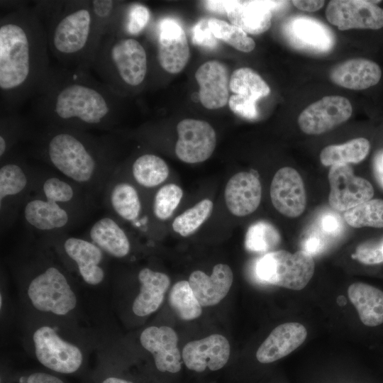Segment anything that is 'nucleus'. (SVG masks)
<instances>
[{"label":"nucleus","mask_w":383,"mask_h":383,"mask_svg":"<svg viewBox=\"0 0 383 383\" xmlns=\"http://www.w3.org/2000/svg\"><path fill=\"white\" fill-rule=\"evenodd\" d=\"M121 97L89 70L51 66L32 97V111L45 126L111 130Z\"/></svg>","instance_id":"f257e3e1"},{"label":"nucleus","mask_w":383,"mask_h":383,"mask_svg":"<svg viewBox=\"0 0 383 383\" xmlns=\"http://www.w3.org/2000/svg\"><path fill=\"white\" fill-rule=\"evenodd\" d=\"M48 50L45 26L33 8L1 17V111H17L35 95L51 67Z\"/></svg>","instance_id":"f03ea898"},{"label":"nucleus","mask_w":383,"mask_h":383,"mask_svg":"<svg viewBox=\"0 0 383 383\" xmlns=\"http://www.w3.org/2000/svg\"><path fill=\"white\" fill-rule=\"evenodd\" d=\"M37 138L45 160L79 186L95 185L111 167V150L86 131L45 126Z\"/></svg>","instance_id":"7ed1b4c3"},{"label":"nucleus","mask_w":383,"mask_h":383,"mask_svg":"<svg viewBox=\"0 0 383 383\" xmlns=\"http://www.w3.org/2000/svg\"><path fill=\"white\" fill-rule=\"evenodd\" d=\"M42 23L48 49L60 66L91 70L103 38L96 24L91 1H60Z\"/></svg>","instance_id":"20e7f679"},{"label":"nucleus","mask_w":383,"mask_h":383,"mask_svg":"<svg viewBox=\"0 0 383 383\" xmlns=\"http://www.w3.org/2000/svg\"><path fill=\"white\" fill-rule=\"evenodd\" d=\"M91 70L118 95L139 87L148 72L145 48L136 39L111 34L103 36Z\"/></svg>","instance_id":"39448f33"},{"label":"nucleus","mask_w":383,"mask_h":383,"mask_svg":"<svg viewBox=\"0 0 383 383\" xmlns=\"http://www.w3.org/2000/svg\"><path fill=\"white\" fill-rule=\"evenodd\" d=\"M42 196L29 199L23 208L26 223L41 231H57L66 227L71 216L64 206L76 196L72 184L55 176L46 178L41 186Z\"/></svg>","instance_id":"423d86ee"},{"label":"nucleus","mask_w":383,"mask_h":383,"mask_svg":"<svg viewBox=\"0 0 383 383\" xmlns=\"http://www.w3.org/2000/svg\"><path fill=\"white\" fill-rule=\"evenodd\" d=\"M258 278L270 284L292 290L304 289L315 271L313 257L304 250L292 253L280 250L266 253L255 267Z\"/></svg>","instance_id":"0eeeda50"},{"label":"nucleus","mask_w":383,"mask_h":383,"mask_svg":"<svg viewBox=\"0 0 383 383\" xmlns=\"http://www.w3.org/2000/svg\"><path fill=\"white\" fill-rule=\"evenodd\" d=\"M27 296L37 311L66 316L77 306V298L65 273L55 265L40 270L30 280Z\"/></svg>","instance_id":"6e6552de"},{"label":"nucleus","mask_w":383,"mask_h":383,"mask_svg":"<svg viewBox=\"0 0 383 383\" xmlns=\"http://www.w3.org/2000/svg\"><path fill=\"white\" fill-rule=\"evenodd\" d=\"M32 339L35 357L44 367L62 374L74 373L81 367V349L63 339L54 328L47 325L38 327Z\"/></svg>","instance_id":"1a4fd4ad"},{"label":"nucleus","mask_w":383,"mask_h":383,"mask_svg":"<svg viewBox=\"0 0 383 383\" xmlns=\"http://www.w3.org/2000/svg\"><path fill=\"white\" fill-rule=\"evenodd\" d=\"M330 184L328 204L339 211H346L372 199L374 191L365 178L355 176L348 164L332 165L328 174Z\"/></svg>","instance_id":"9d476101"},{"label":"nucleus","mask_w":383,"mask_h":383,"mask_svg":"<svg viewBox=\"0 0 383 383\" xmlns=\"http://www.w3.org/2000/svg\"><path fill=\"white\" fill-rule=\"evenodd\" d=\"M352 113L353 107L348 99L338 95L326 96L308 106L297 121L304 133L320 135L347 121Z\"/></svg>","instance_id":"9b49d317"},{"label":"nucleus","mask_w":383,"mask_h":383,"mask_svg":"<svg viewBox=\"0 0 383 383\" xmlns=\"http://www.w3.org/2000/svg\"><path fill=\"white\" fill-rule=\"evenodd\" d=\"M379 1L333 0L326 9L328 21L340 30H378L383 27V9Z\"/></svg>","instance_id":"f8f14e48"},{"label":"nucleus","mask_w":383,"mask_h":383,"mask_svg":"<svg viewBox=\"0 0 383 383\" xmlns=\"http://www.w3.org/2000/svg\"><path fill=\"white\" fill-rule=\"evenodd\" d=\"M177 131L175 153L179 160L193 164L211 156L216 145V134L208 122L186 118L178 123Z\"/></svg>","instance_id":"ddd939ff"},{"label":"nucleus","mask_w":383,"mask_h":383,"mask_svg":"<svg viewBox=\"0 0 383 383\" xmlns=\"http://www.w3.org/2000/svg\"><path fill=\"white\" fill-rule=\"evenodd\" d=\"M270 198L274 207L282 215L296 218L306 206V193L300 174L294 168H280L270 185Z\"/></svg>","instance_id":"4468645a"},{"label":"nucleus","mask_w":383,"mask_h":383,"mask_svg":"<svg viewBox=\"0 0 383 383\" xmlns=\"http://www.w3.org/2000/svg\"><path fill=\"white\" fill-rule=\"evenodd\" d=\"M158 28V62L166 72L179 73L185 67L190 57L185 32L177 21L169 18L162 19Z\"/></svg>","instance_id":"2eb2a0df"},{"label":"nucleus","mask_w":383,"mask_h":383,"mask_svg":"<svg viewBox=\"0 0 383 383\" xmlns=\"http://www.w3.org/2000/svg\"><path fill=\"white\" fill-rule=\"evenodd\" d=\"M284 30L291 45L307 52L326 53L335 44V38L330 28L308 16L289 19Z\"/></svg>","instance_id":"dca6fc26"},{"label":"nucleus","mask_w":383,"mask_h":383,"mask_svg":"<svg viewBox=\"0 0 383 383\" xmlns=\"http://www.w3.org/2000/svg\"><path fill=\"white\" fill-rule=\"evenodd\" d=\"M230 351L226 338L220 334H212L187 343L183 348L182 357L191 370L201 372L209 368L216 371L227 363Z\"/></svg>","instance_id":"f3484780"},{"label":"nucleus","mask_w":383,"mask_h":383,"mask_svg":"<svg viewBox=\"0 0 383 383\" xmlns=\"http://www.w3.org/2000/svg\"><path fill=\"white\" fill-rule=\"evenodd\" d=\"M141 345L153 356L157 369L162 372H178L182 367L181 354L177 348L178 337L169 326H150L140 335Z\"/></svg>","instance_id":"a211bd4d"},{"label":"nucleus","mask_w":383,"mask_h":383,"mask_svg":"<svg viewBox=\"0 0 383 383\" xmlns=\"http://www.w3.org/2000/svg\"><path fill=\"white\" fill-rule=\"evenodd\" d=\"M195 78L199 86V100L205 108L218 109L228 103L231 77L224 64L207 61L197 69Z\"/></svg>","instance_id":"6ab92c4d"},{"label":"nucleus","mask_w":383,"mask_h":383,"mask_svg":"<svg viewBox=\"0 0 383 383\" xmlns=\"http://www.w3.org/2000/svg\"><path fill=\"white\" fill-rule=\"evenodd\" d=\"M261 197L262 186L259 179L248 172H240L231 177L224 192L228 211L238 217L253 213L258 208Z\"/></svg>","instance_id":"aec40b11"},{"label":"nucleus","mask_w":383,"mask_h":383,"mask_svg":"<svg viewBox=\"0 0 383 383\" xmlns=\"http://www.w3.org/2000/svg\"><path fill=\"white\" fill-rule=\"evenodd\" d=\"M63 249L67 257L75 263L84 282L96 286L104 281L105 272L101 265L104 252L91 240L69 237L63 242Z\"/></svg>","instance_id":"412c9836"},{"label":"nucleus","mask_w":383,"mask_h":383,"mask_svg":"<svg viewBox=\"0 0 383 383\" xmlns=\"http://www.w3.org/2000/svg\"><path fill=\"white\" fill-rule=\"evenodd\" d=\"M306 328L297 322L282 323L277 326L260 345L256 353L261 363L278 360L296 350L306 340Z\"/></svg>","instance_id":"4be33fe9"},{"label":"nucleus","mask_w":383,"mask_h":383,"mask_svg":"<svg viewBox=\"0 0 383 383\" xmlns=\"http://www.w3.org/2000/svg\"><path fill=\"white\" fill-rule=\"evenodd\" d=\"M382 70L378 64L365 58L347 60L333 66L329 72L331 81L341 87L363 90L378 84Z\"/></svg>","instance_id":"5701e85b"},{"label":"nucleus","mask_w":383,"mask_h":383,"mask_svg":"<svg viewBox=\"0 0 383 383\" xmlns=\"http://www.w3.org/2000/svg\"><path fill=\"white\" fill-rule=\"evenodd\" d=\"M233 280L231 267L226 264H217L210 276L202 271H194L189 283L201 306L218 304L229 292Z\"/></svg>","instance_id":"b1692460"},{"label":"nucleus","mask_w":383,"mask_h":383,"mask_svg":"<svg viewBox=\"0 0 383 383\" xmlns=\"http://www.w3.org/2000/svg\"><path fill=\"white\" fill-rule=\"evenodd\" d=\"M279 3L271 1H233L227 16L232 25L246 33L259 35L270 28L272 9Z\"/></svg>","instance_id":"393cba45"},{"label":"nucleus","mask_w":383,"mask_h":383,"mask_svg":"<svg viewBox=\"0 0 383 383\" xmlns=\"http://www.w3.org/2000/svg\"><path fill=\"white\" fill-rule=\"evenodd\" d=\"M140 292L135 298L132 310L138 316H146L156 311L161 306L167 291L170 279L165 273L143 268L138 273Z\"/></svg>","instance_id":"a878e982"},{"label":"nucleus","mask_w":383,"mask_h":383,"mask_svg":"<svg viewBox=\"0 0 383 383\" xmlns=\"http://www.w3.org/2000/svg\"><path fill=\"white\" fill-rule=\"evenodd\" d=\"M89 238L105 254L123 258L131 251L129 238L123 228L111 217L104 216L92 224Z\"/></svg>","instance_id":"bb28decb"},{"label":"nucleus","mask_w":383,"mask_h":383,"mask_svg":"<svg viewBox=\"0 0 383 383\" xmlns=\"http://www.w3.org/2000/svg\"><path fill=\"white\" fill-rule=\"evenodd\" d=\"M348 294L364 325L374 327L383 323L382 290L365 283L355 282L349 286Z\"/></svg>","instance_id":"cd10ccee"},{"label":"nucleus","mask_w":383,"mask_h":383,"mask_svg":"<svg viewBox=\"0 0 383 383\" xmlns=\"http://www.w3.org/2000/svg\"><path fill=\"white\" fill-rule=\"evenodd\" d=\"M0 167V206L2 211L9 201L21 196L28 186L23 165L16 160L5 159Z\"/></svg>","instance_id":"c85d7f7f"},{"label":"nucleus","mask_w":383,"mask_h":383,"mask_svg":"<svg viewBox=\"0 0 383 383\" xmlns=\"http://www.w3.org/2000/svg\"><path fill=\"white\" fill-rule=\"evenodd\" d=\"M370 143L365 138H357L345 143L325 147L320 153L324 166L338 164L359 163L368 155Z\"/></svg>","instance_id":"c756f323"},{"label":"nucleus","mask_w":383,"mask_h":383,"mask_svg":"<svg viewBox=\"0 0 383 383\" xmlns=\"http://www.w3.org/2000/svg\"><path fill=\"white\" fill-rule=\"evenodd\" d=\"M108 200L111 209L121 218L135 221L141 211V201L135 188L126 182H117L109 187Z\"/></svg>","instance_id":"7c9ffc66"},{"label":"nucleus","mask_w":383,"mask_h":383,"mask_svg":"<svg viewBox=\"0 0 383 383\" xmlns=\"http://www.w3.org/2000/svg\"><path fill=\"white\" fill-rule=\"evenodd\" d=\"M169 172L165 161L153 154L140 155L132 165V174L135 181L146 188L162 184L168 177Z\"/></svg>","instance_id":"2f4dec72"},{"label":"nucleus","mask_w":383,"mask_h":383,"mask_svg":"<svg viewBox=\"0 0 383 383\" xmlns=\"http://www.w3.org/2000/svg\"><path fill=\"white\" fill-rule=\"evenodd\" d=\"M230 90L234 94L242 95L255 101L270 93V88L267 82L249 67H240L233 71L230 79Z\"/></svg>","instance_id":"473e14b6"},{"label":"nucleus","mask_w":383,"mask_h":383,"mask_svg":"<svg viewBox=\"0 0 383 383\" xmlns=\"http://www.w3.org/2000/svg\"><path fill=\"white\" fill-rule=\"evenodd\" d=\"M123 5L118 1H91L96 24L102 36L118 33L126 9Z\"/></svg>","instance_id":"72a5a7b5"},{"label":"nucleus","mask_w":383,"mask_h":383,"mask_svg":"<svg viewBox=\"0 0 383 383\" xmlns=\"http://www.w3.org/2000/svg\"><path fill=\"white\" fill-rule=\"evenodd\" d=\"M28 122L17 111H1L0 157L6 159L21 137L30 134Z\"/></svg>","instance_id":"f704fd0d"},{"label":"nucleus","mask_w":383,"mask_h":383,"mask_svg":"<svg viewBox=\"0 0 383 383\" xmlns=\"http://www.w3.org/2000/svg\"><path fill=\"white\" fill-rule=\"evenodd\" d=\"M169 303L182 320H194L199 317L202 312L201 306L188 281H179L172 287L169 294Z\"/></svg>","instance_id":"c9c22d12"},{"label":"nucleus","mask_w":383,"mask_h":383,"mask_svg":"<svg viewBox=\"0 0 383 383\" xmlns=\"http://www.w3.org/2000/svg\"><path fill=\"white\" fill-rule=\"evenodd\" d=\"M280 240V234L272 223L259 221L248 228L245 247L250 252L268 253L279 244Z\"/></svg>","instance_id":"e433bc0d"},{"label":"nucleus","mask_w":383,"mask_h":383,"mask_svg":"<svg viewBox=\"0 0 383 383\" xmlns=\"http://www.w3.org/2000/svg\"><path fill=\"white\" fill-rule=\"evenodd\" d=\"M345 222L353 228H383V199H372L344 213Z\"/></svg>","instance_id":"4c0bfd02"},{"label":"nucleus","mask_w":383,"mask_h":383,"mask_svg":"<svg viewBox=\"0 0 383 383\" xmlns=\"http://www.w3.org/2000/svg\"><path fill=\"white\" fill-rule=\"evenodd\" d=\"M213 209V204L210 199L201 200L175 218L173 230L184 237L193 234L209 218Z\"/></svg>","instance_id":"58836bf2"},{"label":"nucleus","mask_w":383,"mask_h":383,"mask_svg":"<svg viewBox=\"0 0 383 383\" xmlns=\"http://www.w3.org/2000/svg\"><path fill=\"white\" fill-rule=\"evenodd\" d=\"M209 26L216 39L225 42L240 52H250L255 48L253 39L235 26L211 18H209Z\"/></svg>","instance_id":"ea45409f"},{"label":"nucleus","mask_w":383,"mask_h":383,"mask_svg":"<svg viewBox=\"0 0 383 383\" xmlns=\"http://www.w3.org/2000/svg\"><path fill=\"white\" fill-rule=\"evenodd\" d=\"M182 189L174 184L162 186L155 194L153 213L157 218L165 221L171 217L182 198Z\"/></svg>","instance_id":"a19ab883"},{"label":"nucleus","mask_w":383,"mask_h":383,"mask_svg":"<svg viewBox=\"0 0 383 383\" xmlns=\"http://www.w3.org/2000/svg\"><path fill=\"white\" fill-rule=\"evenodd\" d=\"M150 19L149 9L141 4H132L126 7L121 28L130 35H137L142 32Z\"/></svg>","instance_id":"79ce46f5"},{"label":"nucleus","mask_w":383,"mask_h":383,"mask_svg":"<svg viewBox=\"0 0 383 383\" xmlns=\"http://www.w3.org/2000/svg\"><path fill=\"white\" fill-rule=\"evenodd\" d=\"M382 243V241L374 240L362 243L356 248L353 257L365 265H375L383 262Z\"/></svg>","instance_id":"37998d69"},{"label":"nucleus","mask_w":383,"mask_h":383,"mask_svg":"<svg viewBox=\"0 0 383 383\" xmlns=\"http://www.w3.org/2000/svg\"><path fill=\"white\" fill-rule=\"evenodd\" d=\"M256 102L252 99L233 94L229 98L228 105L235 114L247 119H254L258 116Z\"/></svg>","instance_id":"c03bdc74"},{"label":"nucleus","mask_w":383,"mask_h":383,"mask_svg":"<svg viewBox=\"0 0 383 383\" xmlns=\"http://www.w3.org/2000/svg\"><path fill=\"white\" fill-rule=\"evenodd\" d=\"M217 40L209 26V18L199 21L192 29V42L199 46L213 49L217 44Z\"/></svg>","instance_id":"a18cd8bd"},{"label":"nucleus","mask_w":383,"mask_h":383,"mask_svg":"<svg viewBox=\"0 0 383 383\" xmlns=\"http://www.w3.org/2000/svg\"><path fill=\"white\" fill-rule=\"evenodd\" d=\"M340 218L333 213L324 214L320 221L321 229L327 234H338L341 229Z\"/></svg>","instance_id":"49530a36"},{"label":"nucleus","mask_w":383,"mask_h":383,"mask_svg":"<svg viewBox=\"0 0 383 383\" xmlns=\"http://www.w3.org/2000/svg\"><path fill=\"white\" fill-rule=\"evenodd\" d=\"M372 170L377 182L383 188V148L378 150L373 156Z\"/></svg>","instance_id":"de8ad7c7"},{"label":"nucleus","mask_w":383,"mask_h":383,"mask_svg":"<svg viewBox=\"0 0 383 383\" xmlns=\"http://www.w3.org/2000/svg\"><path fill=\"white\" fill-rule=\"evenodd\" d=\"M323 248V240L318 235L309 236L304 243L302 250L310 254L311 256L321 251Z\"/></svg>","instance_id":"09e8293b"},{"label":"nucleus","mask_w":383,"mask_h":383,"mask_svg":"<svg viewBox=\"0 0 383 383\" xmlns=\"http://www.w3.org/2000/svg\"><path fill=\"white\" fill-rule=\"evenodd\" d=\"M26 383H64V382L50 374L35 372L27 377Z\"/></svg>","instance_id":"8fccbe9b"},{"label":"nucleus","mask_w":383,"mask_h":383,"mask_svg":"<svg viewBox=\"0 0 383 383\" xmlns=\"http://www.w3.org/2000/svg\"><path fill=\"white\" fill-rule=\"evenodd\" d=\"M292 3L295 7L297 9L308 11V12H314L320 9H321L325 1H302V0H295L292 1Z\"/></svg>","instance_id":"3c124183"},{"label":"nucleus","mask_w":383,"mask_h":383,"mask_svg":"<svg viewBox=\"0 0 383 383\" xmlns=\"http://www.w3.org/2000/svg\"><path fill=\"white\" fill-rule=\"evenodd\" d=\"M203 3L209 11L227 14L233 1H205Z\"/></svg>","instance_id":"603ef678"},{"label":"nucleus","mask_w":383,"mask_h":383,"mask_svg":"<svg viewBox=\"0 0 383 383\" xmlns=\"http://www.w3.org/2000/svg\"><path fill=\"white\" fill-rule=\"evenodd\" d=\"M102 383H133L130 381L116 377H109L106 378Z\"/></svg>","instance_id":"864d4df0"},{"label":"nucleus","mask_w":383,"mask_h":383,"mask_svg":"<svg viewBox=\"0 0 383 383\" xmlns=\"http://www.w3.org/2000/svg\"><path fill=\"white\" fill-rule=\"evenodd\" d=\"M382 253H383V241H382Z\"/></svg>","instance_id":"5fc2aeb1"}]
</instances>
